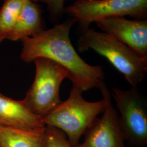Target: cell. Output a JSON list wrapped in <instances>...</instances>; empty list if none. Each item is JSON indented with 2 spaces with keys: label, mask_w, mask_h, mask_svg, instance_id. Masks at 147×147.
I'll use <instances>...</instances> for the list:
<instances>
[{
  "label": "cell",
  "mask_w": 147,
  "mask_h": 147,
  "mask_svg": "<svg viewBox=\"0 0 147 147\" xmlns=\"http://www.w3.org/2000/svg\"><path fill=\"white\" fill-rule=\"evenodd\" d=\"M76 22L73 18H69L52 28L22 39L20 58L26 63L45 58L58 63L68 70V79L73 86L83 93L100 88L104 82L105 74L101 66L86 63L73 46L69 34Z\"/></svg>",
  "instance_id": "1"
},
{
  "label": "cell",
  "mask_w": 147,
  "mask_h": 147,
  "mask_svg": "<svg viewBox=\"0 0 147 147\" xmlns=\"http://www.w3.org/2000/svg\"><path fill=\"white\" fill-rule=\"evenodd\" d=\"M77 46L81 53L92 49L106 58L131 87H137L146 77L147 58L140 56L111 34L88 28L82 31Z\"/></svg>",
  "instance_id": "2"
},
{
  "label": "cell",
  "mask_w": 147,
  "mask_h": 147,
  "mask_svg": "<svg viewBox=\"0 0 147 147\" xmlns=\"http://www.w3.org/2000/svg\"><path fill=\"white\" fill-rule=\"evenodd\" d=\"M82 92L72 86L68 98L42 118L45 126L55 127L63 131L70 144L75 147L100 113L103 112L106 99L89 102L82 97Z\"/></svg>",
  "instance_id": "3"
},
{
  "label": "cell",
  "mask_w": 147,
  "mask_h": 147,
  "mask_svg": "<svg viewBox=\"0 0 147 147\" xmlns=\"http://www.w3.org/2000/svg\"><path fill=\"white\" fill-rule=\"evenodd\" d=\"M34 79L25 96L21 100L34 115L44 118L51 113L62 101L61 84L69 78V71L63 66L45 58L36 59Z\"/></svg>",
  "instance_id": "4"
},
{
  "label": "cell",
  "mask_w": 147,
  "mask_h": 147,
  "mask_svg": "<svg viewBox=\"0 0 147 147\" xmlns=\"http://www.w3.org/2000/svg\"><path fill=\"white\" fill-rule=\"evenodd\" d=\"M111 94L120 113L119 123L125 142L130 147L146 146L147 102L137 87H131L127 90L114 87Z\"/></svg>",
  "instance_id": "5"
},
{
  "label": "cell",
  "mask_w": 147,
  "mask_h": 147,
  "mask_svg": "<svg viewBox=\"0 0 147 147\" xmlns=\"http://www.w3.org/2000/svg\"><path fill=\"white\" fill-rule=\"evenodd\" d=\"M64 13L78 22L83 31L92 22L113 16L146 20L147 0H76L64 8Z\"/></svg>",
  "instance_id": "6"
},
{
  "label": "cell",
  "mask_w": 147,
  "mask_h": 147,
  "mask_svg": "<svg viewBox=\"0 0 147 147\" xmlns=\"http://www.w3.org/2000/svg\"><path fill=\"white\" fill-rule=\"evenodd\" d=\"M99 89L106 99L102 116L96 118L86 132L84 141L74 147H126L119 125V115L112 102L111 92L105 82Z\"/></svg>",
  "instance_id": "7"
},
{
  "label": "cell",
  "mask_w": 147,
  "mask_h": 147,
  "mask_svg": "<svg viewBox=\"0 0 147 147\" xmlns=\"http://www.w3.org/2000/svg\"><path fill=\"white\" fill-rule=\"evenodd\" d=\"M95 23L104 32L115 37L142 57L147 58V20L113 16Z\"/></svg>",
  "instance_id": "8"
},
{
  "label": "cell",
  "mask_w": 147,
  "mask_h": 147,
  "mask_svg": "<svg viewBox=\"0 0 147 147\" xmlns=\"http://www.w3.org/2000/svg\"><path fill=\"white\" fill-rule=\"evenodd\" d=\"M0 125L40 128L45 126L42 118L29 110L21 100H16L0 93Z\"/></svg>",
  "instance_id": "9"
},
{
  "label": "cell",
  "mask_w": 147,
  "mask_h": 147,
  "mask_svg": "<svg viewBox=\"0 0 147 147\" xmlns=\"http://www.w3.org/2000/svg\"><path fill=\"white\" fill-rule=\"evenodd\" d=\"M40 6L31 0H26L12 31L7 37L11 41H21L44 30Z\"/></svg>",
  "instance_id": "10"
},
{
  "label": "cell",
  "mask_w": 147,
  "mask_h": 147,
  "mask_svg": "<svg viewBox=\"0 0 147 147\" xmlns=\"http://www.w3.org/2000/svg\"><path fill=\"white\" fill-rule=\"evenodd\" d=\"M45 126L21 128L0 125V147H45Z\"/></svg>",
  "instance_id": "11"
},
{
  "label": "cell",
  "mask_w": 147,
  "mask_h": 147,
  "mask_svg": "<svg viewBox=\"0 0 147 147\" xmlns=\"http://www.w3.org/2000/svg\"><path fill=\"white\" fill-rule=\"evenodd\" d=\"M26 0H3L0 9V42L12 31Z\"/></svg>",
  "instance_id": "12"
},
{
  "label": "cell",
  "mask_w": 147,
  "mask_h": 147,
  "mask_svg": "<svg viewBox=\"0 0 147 147\" xmlns=\"http://www.w3.org/2000/svg\"><path fill=\"white\" fill-rule=\"evenodd\" d=\"M45 147H74L65 134L55 127L45 126Z\"/></svg>",
  "instance_id": "13"
},
{
  "label": "cell",
  "mask_w": 147,
  "mask_h": 147,
  "mask_svg": "<svg viewBox=\"0 0 147 147\" xmlns=\"http://www.w3.org/2000/svg\"><path fill=\"white\" fill-rule=\"evenodd\" d=\"M34 2H41L47 4V11L51 19L53 21L58 20L64 13V3L65 0H31Z\"/></svg>",
  "instance_id": "14"
}]
</instances>
